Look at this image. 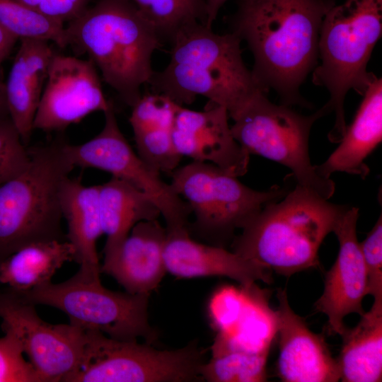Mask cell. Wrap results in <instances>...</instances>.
Wrapping results in <instances>:
<instances>
[{
    "mask_svg": "<svg viewBox=\"0 0 382 382\" xmlns=\"http://www.w3.org/2000/svg\"><path fill=\"white\" fill-rule=\"evenodd\" d=\"M333 5L330 0H239L232 33L253 54L256 83L265 93L274 90L282 104L309 107L299 89L318 64L321 25Z\"/></svg>",
    "mask_w": 382,
    "mask_h": 382,
    "instance_id": "6da1fadb",
    "label": "cell"
},
{
    "mask_svg": "<svg viewBox=\"0 0 382 382\" xmlns=\"http://www.w3.org/2000/svg\"><path fill=\"white\" fill-rule=\"evenodd\" d=\"M241 42L232 32L218 34L202 23L183 27L169 42L168 65L153 73L151 92L183 106L203 96L225 108L231 117L251 96L263 91L244 64Z\"/></svg>",
    "mask_w": 382,
    "mask_h": 382,
    "instance_id": "7a4b0ae2",
    "label": "cell"
},
{
    "mask_svg": "<svg viewBox=\"0 0 382 382\" xmlns=\"http://www.w3.org/2000/svg\"><path fill=\"white\" fill-rule=\"evenodd\" d=\"M348 207L295 183L233 238L232 251L285 277L317 268L320 245Z\"/></svg>",
    "mask_w": 382,
    "mask_h": 382,
    "instance_id": "3957f363",
    "label": "cell"
},
{
    "mask_svg": "<svg viewBox=\"0 0 382 382\" xmlns=\"http://www.w3.org/2000/svg\"><path fill=\"white\" fill-rule=\"evenodd\" d=\"M67 46L88 56L103 79L128 106L141 98L163 40L128 0H97L65 25Z\"/></svg>",
    "mask_w": 382,
    "mask_h": 382,
    "instance_id": "277c9868",
    "label": "cell"
},
{
    "mask_svg": "<svg viewBox=\"0 0 382 382\" xmlns=\"http://www.w3.org/2000/svg\"><path fill=\"white\" fill-rule=\"evenodd\" d=\"M381 33L382 0H346L333 5L323 18L313 83L330 93L321 109L325 115L335 113L328 134L332 143L340 141L347 128L344 105L348 91L363 96L377 78L367 65Z\"/></svg>",
    "mask_w": 382,
    "mask_h": 382,
    "instance_id": "5b68a950",
    "label": "cell"
},
{
    "mask_svg": "<svg viewBox=\"0 0 382 382\" xmlns=\"http://www.w3.org/2000/svg\"><path fill=\"white\" fill-rule=\"evenodd\" d=\"M68 143L57 137L28 147L30 161L25 169L0 184V263L30 243L66 241L61 192L75 168Z\"/></svg>",
    "mask_w": 382,
    "mask_h": 382,
    "instance_id": "8992f818",
    "label": "cell"
},
{
    "mask_svg": "<svg viewBox=\"0 0 382 382\" xmlns=\"http://www.w3.org/2000/svg\"><path fill=\"white\" fill-rule=\"evenodd\" d=\"M170 175V185L195 216L189 224L190 235L224 248L232 242L237 229L292 188L290 178L286 185L255 190L214 164L193 161L178 167Z\"/></svg>",
    "mask_w": 382,
    "mask_h": 382,
    "instance_id": "52a82bcc",
    "label": "cell"
},
{
    "mask_svg": "<svg viewBox=\"0 0 382 382\" xmlns=\"http://www.w3.org/2000/svg\"><path fill=\"white\" fill-rule=\"evenodd\" d=\"M265 94L255 93L231 117L234 139L249 154L286 166L296 183L329 199L335 192V183L316 173L308 149L312 126L325 115L323 110L303 115L290 106L272 103Z\"/></svg>",
    "mask_w": 382,
    "mask_h": 382,
    "instance_id": "ba28073f",
    "label": "cell"
},
{
    "mask_svg": "<svg viewBox=\"0 0 382 382\" xmlns=\"http://www.w3.org/2000/svg\"><path fill=\"white\" fill-rule=\"evenodd\" d=\"M85 331L79 363L64 382H192L202 381L199 369L207 349L190 342L175 350H161L137 340L111 338Z\"/></svg>",
    "mask_w": 382,
    "mask_h": 382,
    "instance_id": "9c48e42d",
    "label": "cell"
},
{
    "mask_svg": "<svg viewBox=\"0 0 382 382\" xmlns=\"http://www.w3.org/2000/svg\"><path fill=\"white\" fill-rule=\"evenodd\" d=\"M16 292L35 306H49L62 311L70 324L83 330H98L120 340L142 337L151 345L157 340V333L149 323V294L111 291L102 285L100 279L84 278L77 272L61 283L51 282L30 291Z\"/></svg>",
    "mask_w": 382,
    "mask_h": 382,
    "instance_id": "30bf717a",
    "label": "cell"
},
{
    "mask_svg": "<svg viewBox=\"0 0 382 382\" xmlns=\"http://www.w3.org/2000/svg\"><path fill=\"white\" fill-rule=\"evenodd\" d=\"M103 113L104 125L96 136L81 144H68L74 166L102 170L127 182L158 207L168 231L188 229L192 214L188 204L134 151L120 129L112 103Z\"/></svg>",
    "mask_w": 382,
    "mask_h": 382,
    "instance_id": "8fae6325",
    "label": "cell"
},
{
    "mask_svg": "<svg viewBox=\"0 0 382 382\" xmlns=\"http://www.w3.org/2000/svg\"><path fill=\"white\" fill-rule=\"evenodd\" d=\"M35 306L9 288L0 290L1 325L16 333L24 354L44 382L63 381L79 363L85 331L70 323H48Z\"/></svg>",
    "mask_w": 382,
    "mask_h": 382,
    "instance_id": "7c38bea8",
    "label": "cell"
},
{
    "mask_svg": "<svg viewBox=\"0 0 382 382\" xmlns=\"http://www.w3.org/2000/svg\"><path fill=\"white\" fill-rule=\"evenodd\" d=\"M97 68L88 59L55 53L33 122V129L62 132L111 105Z\"/></svg>",
    "mask_w": 382,
    "mask_h": 382,
    "instance_id": "4fadbf2b",
    "label": "cell"
},
{
    "mask_svg": "<svg viewBox=\"0 0 382 382\" xmlns=\"http://www.w3.org/2000/svg\"><path fill=\"white\" fill-rule=\"evenodd\" d=\"M359 209L349 207L336 224L333 233L339 243L337 257L326 272L324 289L314 303L325 314L330 334L341 336L347 328L344 318L351 313H364L366 273L357 234Z\"/></svg>",
    "mask_w": 382,
    "mask_h": 382,
    "instance_id": "5bb4252c",
    "label": "cell"
},
{
    "mask_svg": "<svg viewBox=\"0 0 382 382\" xmlns=\"http://www.w3.org/2000/svg\"><path fill=\"white\" fill-rule=\"evenodd\" d=\"M202 111L178 105L172 137L178 154L193 161L214 164L235 176L248 171L250 154L234 139L227 110L209 103Z\"/></svg>",
    "mask_w": 382,
    "mask_h": 382,
    "instance_id": "9a60e30c",
    "label": "cell"
},
{
    "mask_svg": "<svg viewBox=\"0 0 382 382\" xmlns=\"http://www.w3.org/2000/svg\"><path fill=\"white\" fill-rule=\"evenodd\" d=\"M275 311L279 355L278 376L284 382H337L340 372L324 337L311 331L279 289Z\"/></svg>",
    "mask_w": 382,
    "mask_h": 382,
    "instance_id": "2e32d148",
    "label": "cell"
},
{
    "mask_svg": "<svg viewBox=\"0 0 382 382\" xmlns=\"http://www.w3.org/2000/svg\"><path fill=\"white\" fill-rule=\"evenodd\" d=\"M163 257L166 271L178 278L226 277L243 287L272 282L268 269L224 247L199 243L187 228L167 231Z\"/></svg>",
    "mask_w": 382,
    "mask_h": 382,
    "instance_id": "e0dca14e",
    "label": "cell"
},
{
    "mask_svg": "<svg viewBox=\"0 0 382 382\" xmlns=\"http://www.w3.org/2000/svg\"><path fill=\"white\" fill-rule=\"evenodd\" d=\"M167 230L158 219L137 223L118 248L105 255L100 272L132 294L156 289L167 272L163 251Z\"/></svg>",
    "mask_w": 382,
    "mask_h": 382,
    "instance_id": "ac0fdd59",
    "label": "cell"
},
{
    "mask_svg": "<svg viewBox=\"0 0 382 382\" xmlns=\"http://www.w3.org/2000/svg\"><path fill=\"white\" fill-rule=\"evenodd\" d=\"M19 40L21 44L4 86L10 117L28 146L50 64L56 52L47 40Z\"/></svg>",
    "mask_w": 382,
    "mask_h": 382,
    "instance_id": "d6986e66",
    "label": "cell"
},
{
    "mask_svg": "<svg viewBox=\"0 0 382 382\" xmlns=\"http://www.w3.org/2000/svg\"><path fill=\"white\" fill-rule=\"evenodd\" d=\"M352 124L347 127L339 146L320 165L316 173L330 178L343 172L365 178L369 173L366 158L382 141V80L376 78L369 86Z\"/></svg>",
    "mask_w": 382,
    "mask_h": 382,
    "instance_id": "ffe728a7",
    "label": "cell"
},
{
    "mask_svg": "<svg viewBox=\"0 0 382 382\" xmlns=\"http://www.w3.org/2000/svg\"><path fill=\"white\" fill-rule=\"evenodd\" d=\"M100 185L86 186L81 178L69 177L61 192L63 218L67 223L66 235L75 251L77 273L84 278L100 279V265L96 242L103 234L99 211Z\"/></svg>",
    "mask_w": 382,
    "mask_h": 382,
    "instance_id": "44dd1931",
    "label": "cell"
},
{
    "mask_svg": "<svg viewBox=\"0 0 382 382\" xmlns=\"http://www.w3.org/2000/svg\"><path fill=\"white\" fill-rule=\"evenodd\" d=\"M178 105L166 96L151 92L132 107L129 122L137 154L159 173L171 175L182 159L172 137Z\"/></svg>",
    "mask_w": 382,
    "mask_h": 382,
    "instance_id": "7402d4cb",
    "label": "cell"
},
{
    "mask_svg": "<svg viewBox=\"0 0 382 382\" xmlns=\"http://www.w3.org/2000/svg\"><path fill=\"white\" fill-rule=\"evenodd\" d=\"M99 211L107 239L104 256L115 251L139 222L158 219V207L142 191L127 182L112 177L100 185Z\"/></svg>",
    "mask_w": 382,
    "mask_h": 382,
    "instance_id": "603a6c76",
    "label": "cell"
},
{
    "mask_svg": "<svg viewBox=\"0 0 382 382\" xmlns=\"http://www.w3.org/2000/svg\"><path fill=\"white\" fill-rule=\"evenodd\" d=\"M337 362L342 382L382 380V301H374L356 326L346 328Z\"/></svg>",
    "mask_w": 382,
    "mask_h": 382,
    "instance_id": "cb8c5ba5",
    "label": "cell"
},
{
    "mask_svg": "<svg viewBox=\"0 0 382 382\" xmlns=\"http://www.w3.org/2000/svg\"><path fill=\"white\" fill-rule=\"evenodd\" d=\"M75 251L68 241H39L18 249L0 263V283L18 292L51 282L56 271L74 260Z\"/></svg>",
    "mask_w": 382,
    "mask_h": 382,
    "instance_id": "d4e9b609",
    "label": "cell"
},
{
    "mask_svg": "<svg viewBox=\"0 0 382 382\" xmlns=\"http://www.w3.org/2000/svg\"><path fill=\"white\" fill-rule=\"evenodd\" d=\"M212 357L199 369L202 381L208 382H262L267 381L270 350L252 352L233 348L216 335L211 346Z\"/></svg>",
    "mask_w": 382,
    "mask_h": 382,
    "instance_id": "484cf974",
    "label": "cell"
},
{
    "mask_svg": "<svg viewBox=\"0 0 382 382\" xmlns=\"http://www.w3.org/2000/svg\"><path fill=\"white\" fill-rule=\"evenodd\" d=\"M151 23L163 42L195 23L206 25V0H128Z\"/></svg>",
    "mask_w": 382,
    "mask_h": 382,
    "instance_id": "4316f807",
    "label": "cell"
},
{
    "mask_svg": "<svg viewBox=\"0 0 382 382\" xmlns=\"http://www.w3.org/2000/svg\"><path fill=\"white\" fill-rule=\"evenodd\" d=\"M0 24L18 40L40 39L67 47L65 25L13 0H0Z\"/></svg>",
    "mask_w": 382,
    "mask_h": 382,
    "instance_id": "83f0119b",
    "label": "cell"
},
{
    "mask_svg": "<svg viewBox=\"0 0 382 382\" xmlns=\"http://www.w3.org/2000/svg\"><path fill=\"white\" fill-rule=\"evenodd\" d=\"M0 337V382H44L24 357L22 344L13 329L1 325Z\"/></svg>",
    "mask_w": 382,
    "mask_h": 382,
    "instance_id": "f1b7e54d",
    "label": "cell"
},
{
    "mask_svg": "<svg viewBox=\"0 0 382 382\" xmlns=\"http://www.w3.org/2000/svg\"><path fill=\"white\" fill-rule=\"evenodd\" d=\"M30 161L28 146L10 117L0 118V184L23 172Z\"/></svg>",
    "mask_w": 382,
    "mask_h": 382,
    "instance_id": "f546056e",
    "label": "cell"
},
{
    "mask_svg": "<svg viewBox=\"0 0 382 382\" xmlns=\"http://www.w3.org/2000/svg\"><path fill=\"white\" fill-rule=\"evenodd\" d=\"M224 286L217 289L208 303V314L217 332H228L236 323L245 301V291L243 286Z\"/></svg>",
    "mask_w": 382,
    "mask_h": 382,
    "instance_id": "4dcf8cb0",
    "label": "cell"
},
{
    "mask_svg": "<svg viewBox=\"0 0 382 382\" xmlns=\"http://www.w3.org/2000/svg\"><path fill=\"white\" fill-rule=\"evenodd\" d=\"M366 273V295L382 301V215L366 238L359 242Z\"/></svg>",
    "mask_w": 382,
    "mask_h": 382,
    "instance_id": "1f68e13d",
    "label": "cell"
},
{
    "mask_svg": "<svg viewBox=\"0 0 382 382\" xmlns=\"http://www.w3.org/2000/svg\"><path fill=\"white\" fill-rule=\"evenodd\" d=\"M93 0H42L37 11L64 25L83 13Z\"/></svg>",
    "mask_w": 382,
    "mask_h": 382,
    "instance_id": "d6a6232c",
    "label": "cell"
},
{
    "mask_svg": "<svg viewBox=\"0 0 382 382\" xmlns=\"http://www.w3.org/2000/svg\"><path fill=\"white\" fill-rule=\"evenodd\" d=\"M18 40L15 35L0 24V74L2 63L9 56Z\"/></svg>",
    "mask_w": 382,
    "mask_h": 382,
    "instance_id": "836d02e7",
    "label": "cell"
},
{
    "mask_svg": "<svg viewBox=\"0 0 382 382\" xmlns=\"http://www.w3.org/2000/svg\"><path fill=\"white\" fill-rule=\"evenodd\" d=\"M228 0H206L207 20L206 25L212 28L222 6Z\"/></svg>",
    "mask_w": 382,
    "mask_h": 382,
    "instance_id": "e575fe53",
    "label": "cell"
},
{
    "mask_svg": "<svg viewBox=\"0 0 382 382\" xmlns=\"http://www.w3.org/2000/svg\"><path fill=\"white\" fill-rule=\"evenodd\" d=\"M10 117L6 94H5V86L4 83L0 81V118Z\"/></svg>",
    "mask_w": 382,
    "mask_h": 382,
    "instance_id": "d590c367",
    "label": "cell"
}]
</instances>
